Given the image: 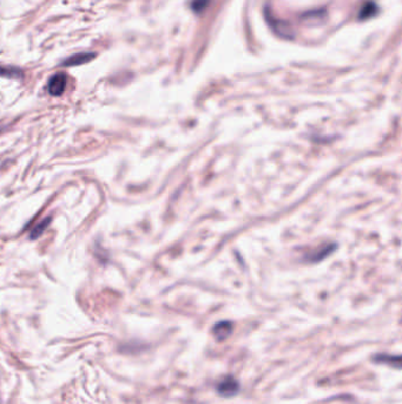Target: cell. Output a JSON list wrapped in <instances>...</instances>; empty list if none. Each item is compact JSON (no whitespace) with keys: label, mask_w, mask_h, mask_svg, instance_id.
<instances>
[{"label":"cell","mask_w":402,"mask_h":404,"mask_svg":"<svg viewBox=\"0 0 402 404\" xmlns=\"http://www.w3.org/2000/svg\"><path fill=\"white\" fill-rule=\"evenodd\" d=\"M210 2L211 0H192L191 9L195 11L196 13H200L209 6Z\"/></svg>","instance_id":"obj_8"},{"label":"cell","mask_w":402,"mask_h":404,"mask_svg":"<svg viewBox=\"0 0 402 404\" xmlns=\"http://www.w3.org/2000/svg\"><path fill=\"white\" fill-rule=\"evenodd\" d=\"M216 390L222 397H233L240 390V383L233 376H226L218 382Z\"/></svg>","instance_id":"obj_1"},{"label":"cell","mask_w":402,"mask_h":404,"mask_svg":"<svg viewBox=\"0 0 402 404\" xmlns=\"http://www.w3.org/2000/svg\"><path fill=\"white\" fill-rule=\"evenodd\" d=\"M50 222H51V218L45 219V220H43L42 222H39V224L36 226L35 229H33L32 233H31V239L35 240L37 238H39V236L44 233V231H45L47 226L50 225Z\"/></svg>","instance_id":"obj_7"},{"label":"cell","mask_w":402,"mask_h":404,"mask_svg":"<svg viewBox=\"0 0 402 404\" xmlns=\"http://www.w3.org/2000/svg\"><path fill=\"white\" fill-rule=\"evenodd\" d=\"M95 58V53H78L74 55L72 57H70L69 59L63 63L65 66H73V65H81L84 63L90 62L91 59Z\"/></svg>","instance_id":"obj_5"},{"label":"cell","mask_w":402,"mask_h":404,"mask_svg":"<svg viewBox=\"0 0 402 404\" xmlns=\"http://www.w3.org/2000/svg\"><path fill=\"white\" fill-rule=\"evenodd\" d=\"M66 76L64 73H57L48 82L47 90L52 96H61L66 88Z\"/></svg>","instance_id":"obj_2"},{"label":"cell","mask_w":402,"mask_h":404,"mask_svg":"<svg viewBox=\"0 0 402 404\" xmlns=\"http://www.w3.org/2000/svg\"><path fill=\"white\" fill-rule=\"evenodd\" d=\"M374 361L377 363H381V364L392 365L393 368L401 369L402 368V356L399 355H387L381 354L374 356Z\"/></svg>","instance_id":"obj_3"},{"label":"cell","mask_w":402,"mask_h":404,"mask_svg":"<svg viewBox=\"0 0 402 404\" xmlns=\"http://www.w3.org/2000/svg\"><path fill=\"white\" fill-rule=\"evenodd\" d=\"M377 13H378L377 4H375L374 2H366L360 10L359 19H361V20L369 19V18L374 17Z\"/></svg>","instance_id":"obj_6"},{"label":"cell","mask_w":402,"mask_h":404,"mask_svg":"<svg viewBox=\"0 0 402 404\" xmlns=\"http://www.w3.org/2000/svg\"><path fill=\"white\" fill-rule=\"evenodd\" d=\"M233 332V324L230 321H219L216 324L213 329L214 336L217 338L219 342L228 338Z\"/></svg>","instance_id":"obj_4"}]
</instances>
